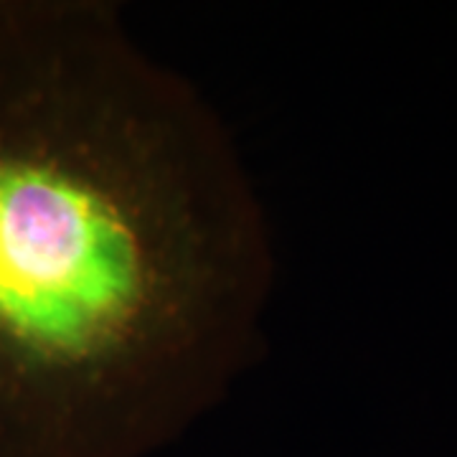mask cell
<instances>
[{"mask_svg": "<svg viewBox=\"0 0 457 457\" xmlns=\"http://www.w3.org/2000/svg\"><path fill=\"white\" fill-rule=\"evenodd\" d=\"M267 213L221 117L95 0H0V457H140L257 356Z\"/></svg>", "mask_w": 457, "mask_h": 457, "instance_id": "1", "label": "cell"}]
</instances>
